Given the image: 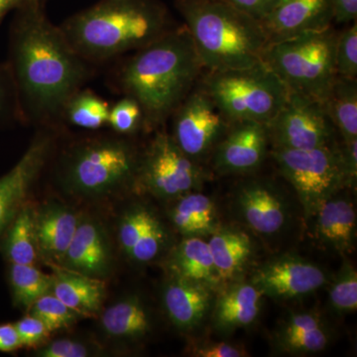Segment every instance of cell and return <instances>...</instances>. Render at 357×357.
Returning <instances> with one entry per match:
<instances>
[{"label": "cell", "mask_w": 357, "mask_h": 357, "mask_svg": "<svg viewBox=\"0 0 357 357\" xmlns=\"http://www.w3.org/2000/svg\"><path fill=\"white\" fill-rule=\"evenodd\" d=\"M45 1L28 0L16 9L6 64L20 121L59 128L66 105L95 76L96 66L82 58L60 26L49 20Z\"/></svg>", "instance_id": "1"}, {"label": "cell", "mask_w": 357, "mask_h": 357, "mask_svg": "<svg viewBox=\"0 0 357 357\" xmlns=\"http://www.w3.org/2000/svg\"><path fill=\"white\" fill-rule=\"evenodd\" d=\"M204 66L185 26L174 27L133 52L112 72L114 88L133 98L143 128H160L195 88Z\"/></svg>", "instance_id": "2"}, {"label": "cell", "mask_w": 357, "mask_h": 357, "mask_svg": "<svg viewBox=\"0 0 357 357\" xmlns=\"http://www.w3.org/2000/svg\"><path fill=\"white\" fill-rule=\"evenodd\" d=\"M60 28L74 50L98 66L139 50L174 26L160 0H102L70 16Z\"/></svg>", "instance_id": "3"}, {"label": "cell", "mask_w": 357, "mask_h": 357, "mask_svg": "<svg viewBox=\"0 0 357 357\" xmlns=\"http://www.w3.org/2000/svg\"><path fill=\"white\" fill-rule=\"evenodd\" d=\"M204 68L211 72L264 64L268 41L260 23L225 0H175Z\"/></svg>", "instance_id": "4"}, {"label": "cell", "mask_w": 357, "mask_h": 357, "mask_svg": "<svg viewBox=\"0 0 357 357\" xmlns=\"http://www.w3.org/2000/svg\"><path fill=\"white\" fill-rule=\"evenodd\" d=\"M140 157L129 141L119 136L86 138L63 156L61 180L79 196H105L136 184Z\"/></svg>", "instance_id": "5"}, {"label": "cell", "mask_w": 357, "mask_h": 357, "mask_svg": "<svg viewBox=\"0 0 357 357\" xmlns=\"http://www.w3.org/2000/svg\"><path fill=\"white\" fill-rule=\"evenodd\" d=\"M337 34L330 26L269 44L264 64L280 77L289 91L325 103L337 77L335 59Z\"/></svg>", "instance_id": "6"}, {"label": "cell", "mask_w": 357, "mask_h": 357, "mask_svg": "<svg viewBox=\"0 0 357 357\" xmlns=\"http://www.w3.org/2000/svg\"><path fill=\"white\" fill-rule=\"evenodd\" d=\"M204 89L229 122L269 123L283 107L289 89L267 67L211 72Z\"/></svg>", "instance_id": "7"}, {"label": "cell", "mask_w": 357, "mask_h": 357, "mask_svg": "<svg viewBox=\"0 0 357 357\" xmlns=\"http://www.w3.org/2000/svg\"><path fill=\"white\" fill-rule=\"evenodd\" d=\"M274 157L307 217L316 215L321 204L349 185L342 150L332 144L304 150L275 148Z\"/></svg>", "instance_id": "8"}, {"label": "cell", "mask_w": 357, "mask_h": 357, "mask_svg": "<svg viewBox=\"0 0 357 357\" xmlns=\"http://www.w3.org/2000/svg\"><path fill=\"white\" fill-rule=\"evenodd\" d=\"M204 174L165 131H158L141 154L136 184L161 199H177L199 189Z\"/></svg>", "instance_id": "9"}, {"label": "cell", "mask_w": 357, "mask_h": 357, "mask_svg": "<svg viewBox=\"0 0 357 357\" xmlns=\"http://www.w3.org/2000/svg\"><path fill=\"white\" fill-rule=\"evenodd\" d=\"M275 148L314 149L332 144L333 126L325 105L310 96L289 91L283 107L267 124Z\"/></svg>", "instance_id": "10"}, {"label": "cell", "mask_w": 357, "mask_h": 357, "mask_svg": "<svg viewBox=\"0 0 357 357\" xmlns=\"http://www.w3.org/2000/svg\"><path fill=\"white\" fill-rule=\"evenodd\" d=\"M172 116L173 139L196 162L222 139L230 123L204 88L192 89Z\"/></svg>", "instance_id": "11"}, {"label": "cell", "mask_w": 357, "mask_h": 357, "mask_svg": "<svg viewBox=\"0 0 357 357\" xmlns=\"http://www.w3.org/2000/svg\"><path fill=\"white\" fill-rule=\"evenodd\" d=\"M41 128L20 161L0 177V234L24 206L32 185L43 170L54 146V131Z\"/></svg>", "instance_id": "12"}, {"label": "cell", "mask_w": 357, "mask_h": 357, "mask_svg": "<svg viewBox=\"0 0 357 357\" xmlns=\"http://www.w3.org/2000/svg\"><path fill=\"white\" fill-rule=\"evenodd\" d=\"M251 283L263 295L277 299H294L323 287L326 276L314 263L287 256L263 265L255 272Z\"/></svg>", "instance_id": "13"}, {"label": "cell", "mask_w": 357, "mask_h": 357, "mask_svg": "<svg viewBox=\"0 0 357 357\" xmlns=\"http://www.w3.org/2000/svg\"><path fill=\"white\" fill-rule=\"evenodd\" d=\"M328 0H277L260 21L268 45L332 26Z\"/></svg>", "instance_id": "14"}, {"label": "cell", "mask_w": 357, "mask_h": 357, "mask_svg": "<svg viewBox=\"0 0 357 357\" xmlns=\"http://www.w3.org/2000/svg\"><path fill=\"white\" fill-rule=\"evenodd\" d=\"M215 151V167L222 173H248L262 163L269 135L266 124L230 122Z\"/></svg>", "instance_id": "15"}, {"label": "cell", "mask_w": 357, "mask_h": 357, "mask_svg": "<svg viewBox=\"0 0 357 357\" xmlns=\"http://www.w3.org/2000/svg\"><path fill=\"white\" fill-rule=\"evenodd\" d=\"M112 253L107 232L96 220H81L60 266L102 279L107 276Z\"/></svg>", "instance_id": "16"}, {"label": "cell", "mask_w": 357, "mask_h": 357, "mask_svg": "<svg viewBox=\"0 0 357 357\" xmlns=\"http://www.w3.org/2000/svg\"><path fill=\"white\" fill-rule=\"evenodd\" d=\"M119 241L122 250L133 261H153L165 248V227L152 211L135 206L121 218Z\"/></svg>", "instance_id": "17"}, {"label": "cell", "mask_w": 357, "mask_h": 357, "mask_svg": "<svg viewBox=\"0 0 357 357\" xmlns=\"http://www.w3.org/2000/svg\"><path fill=\"white\" fill-rule=\"evenodd\" d=\"M76 211L63 204H51L35 213L39 255L51 264L61 263L79 225Z\"/></svg>", "instance_id": "18"}, {"label": "cell", "mask_w": 357, "mask_h": 357, "mask_svg": "<svg viewBox=\"0 0 357 357\" xmlns=\"http://www.w3.org/2000/svg\"><path fill=\"white\" fill-rule=\"evenodd\" d=\"M208 286L176 276L167 283L163 304L169 319L182 330L196 328L210 307Z\"/></svg>", "instance_id": "19"}, {"label": "cell", "mask_w": 357, "mask_h": 357, "mask_svg": "<svg viewBox=\"0 0 357 357\" xmlns=\"http://www.w3.org/2000/svg\"><path fill=\"white\" fill-rule=\"evenodd\" d=\"M52 265L55 266L52 293L79 317L98 314L105 300L103 281L60 265Z\"/></svg>", "instance_id": "20"}, {"label": "cell", "mask_w": 357, "mask_h": 357, "mask_svg": "<svg viewBox=\"0 0 357 357\" xmlns=\"http://www.w3.org/2000/svg\"><path fill=\"white\" fill-rule=\"evenodd\" d=\"M238 206L246 223L264 236L276 234L286 222L280 198L265 185L249 184L239 192Z\"/></svg>", "instance_id": "21"}, {"label": "cell", "mask_w": 357, "mask_h": 357, "mask_svg": "<svg viewBox=\"0 0 357 357\" xmlns=\"http://www.w3.org/2000/svg\"><path fill=\"white\" fill-rule=\"evenodd\" d=\"M314 217L321 241L338 252L351 251L356 241V213L349 199L333 196L319 206Z\"/></svg>", "instance_id": "22"}, {"label": "cell", "mask_w": 357, "mask_h": 357, "mask_svg": "<svg viewBox=\"0 0 357 357\" xmlns=\"http://www.w3.org/2000/svg\"><path fill=\"white\" fill-rule=\"evenodd\" d=\"M263 293L252 283H239L227 289L218 300L215 324L222 332L251 325L261 310Z\"/></svg>", "instance_id": "23"}, {"label": "cell", "mask_w": 357, "mask_h": 357, "mask_svg": "<svg viewBox=\"0 0 357 357\" xmlns=\"http://www.w3.org/2000/svg\"><path fill=\"white\" fill-rule=\"evenodd\" d=\"M328 333L314 312H297L289 316L277 335L281 351L309 354L324 351L328 344Z\"/></svg>", "instance_id": "24"}, {"label": "cell", "mask_w": 357, "mask_h": 357, "mask_svg": "<svg viewBox=\"0 0 357 357\" xmlns=\"http://www.w3.org/2000/svg\"><path fill=\"white\" fill-rule=\"evenodd\" d=\"M171 267L176 276L208 288L220 283L210 246L199 236H189L181 243L174 252Z\"/></svg>", "instance_id": "25"}, {"label": "cell", "mask_w": 357, "mask_h": 357, "mask_svg": "<svg viewBox=\"0 0 357 357\" xmlns=\"http://www.w3.org/2000/svg\"><path fill=\"white\" fill-rule=\"evenodd\" d=\"M171 218L176 229L188 236H206L217 230L215 208L208 197L190 192L178 197Z\"/></svg>", "instance_id": "26"}, {"label": "cell", "mask_w": 357, "mask_h": 357, "mask_svg": "<svg viewBox=\"0 0 357 357\" xmlns=\"http://www.w3.org/2000/svg\"><path fill=\"white\" fill-rule=\"evenodd\" d=\"M208 243L220 282L234 279L252 251L250 238L236 230H215Z\"/></svg>", "instance_id": "27"}, {"label": "cell", "mask_w": 357, "mask_h": 357, "mask_svg": "<svg viewBox=\"0 0 357 357\" xmlns=\"http://www.w3.org/2000/svg\"><path fill=\"white\" fill-rule=\"evenodd\" d=\"M35 213L24 204L4 231L3 252L10 264L35 265L38 260Z\"/></svg>", "instance_id": "28"}, {"label": "cell", "mask_w": 357, "mask_h": 357, "mask_svg": "<svg viewBox=\"0 0 357 357\" xmlns=\"http://www.w3.org/2000/svg\"><path fill=\"white\" fill-rule=\"evenodd\" d=\"M102 326L110 337L123 340L138 338L149 332V314L138 298L131 297L105 310Z\"/></svg>", "instance_id": "29"}, {"label": "cell", "mask_w": 357, "mask_h": 357, "mask_svg": "<svg viewBox=\"0 0 357 357\" xmlns=\"http://www.w3.org/2000/svg\"><path fill=\"white\" fill-rule=\"evenodd\" d=\"M324 105L344 142L357 140L356 79L337 76Z\"/></svg>", "instance_id": "30"}, {"label": "cell", "mask_w": 357, "mask_h": 357, "mask_svg": "<svg viewBox=\"0 0 357 357\" xmlns=\"http://www.w3.org/2000/svg\"><path fill=\"white\" fill-rule=\"evenodd\" d=\"M109 109L102 96L91 89H82L66 105L63 121L77 128L96 130L107 126Z\"/></svg>", "instance_id": "31"}, {"label": "cell", "mask_w": 357, "mask_h": 357, "mask_svg": "<svg viewBox=\"0 0 357 357\" xmlns=\"http://www.w3.org/2000/svg\"><path fill=\"white\" fill-rule=\"evenodd\" d=\"M53 275H47L34 265L10 264L9 282L16 305L31 306L42 296L52 292Z\"/></svg>", "instance_id": "32"}, {"label": "cell", "mask_w": 357, "mask_h": 357, "mask_svg": "<svg viewBox=\"0 0 357 357\" xmlns=\"http://www.w3.org/2000/svg\"><path fill=\"white\" fill-rule=\"evenodd\" d=\"M29 310L32 316L43 321L50 333L69 328L79 317L52 292L35 301Z\"/></svg>", "instance_id": "33"}, {"label": "cell", "mask_w": 357, "mask_h": 357, "mask_svg": "<svg viewBox=\"0 0 357 357\" xmlns=\"http://www.w3.org/2000/svg\"><path fill=\"white\" fill-rule=\"evenodd\" d=\"M330 302L340 312H356L357 309V272L351 263L344 262L330 289Z\"/></svg>", "instance_id": "34"}, {"label": "cell", "mask_w": 357, "mask_h": 357, "mask_svg": "<svg viewBox=\"0 0 357 357\" xmlns=\"http://www.w3.org/2000/svg\"><path fill=\"white\" fill-rule=\"evenodd\" d=\"M107 126L119 135H130L143 128L140 105L133 98L123 96L109 109Z\"/></svg>", "instance_id": "35"}, {"label": "cell", "mask_w": 357, "mask_h": 357, "mask_svg": "<svg viewBox=\"0 0 357 357\" xmlns=\"http://www.w3.org/2000/svg\"><path fill=\"white\" fill-rule=\"evenodd\" d=\"M335 70L337 76L356 79L357 76V24L349 26L338 33L335 44Z\"/></svg>", "instance_id": "36"}, {"label": "cell", "mask_w": 357, "mask_h": 357, "mask_svg": "<svg viewBox=\"0 0 357 357\" xmlns=\"http://www.w3.org/2000/svg\"><path fill=\"white\" fill-rule=\"evenodd\" d=\"M21 345L25 347H39L48 340L50 332L43 321L35 316H26L14 324Z\"/></svg>", "instance_id": "37"}, {"label": "cell", "mask_w": 357, "mask_h": 357, "mask_svg": "<svg viewBox=\"0 0 357 357\" xmlns=\"http://www.w3.org/2000/svg\"><path fill=\"white\" fill-rule=\"evenodd\" d=\"M13 119H20V115L13 79L4 63L0 64V123Z\"/></svg>", "instance_id": "38"}, {"label": "cell", "mask_w": 357, "mask_h": 357, "mask_svg": "<svg viewBox=\"0 0 357 357\" xmlns=\"http://www.w3.org/2000/svg\"><path fill=\"white\" fill-rule=\"evenodd\" d=\"M91 354L88 345L67 338L54 340L38 351V356L42 357H86Z\"/></svg>", "instance_id": "39"}, {"label": "cell", "mask_w": 357, "mask_h": 357, "mask_svg": "<svg viewBox=\"0 0 357 357\" xmlns=\"http://www.w3.org/2000/svg\"><path fill=\"white\" fill-rule=\"evenodd\" d=\"M241 13L260 22L276 3L277 0H225Z\"/></svg>", "instance_id": "40"}, {"label": "cell", "mask_w": 357, "mask_h": 357, "mask_svg": "<svg viewBox=\"0 0 357 357\" xmlns=\"http://www.w3.org/2000/svg\"><path fill=\"white\" fill-rule=\"evenodd\" d=\"M333 10V20L342 24L356 21L357 0H328Z\"/></svg>", "instance_id": "41"}, {"label": "cell", "mask_w": 357, "mask_h": 357, "mask_svg": "<svg viewBox=\"0 0 357 357\" xmlns=\"http://www.w3.org/2000/svg\"><path fill=\"white\" fill-rule=\"evenodd\" d=\"M197 356L202 357H241L246 356V352L236 345L227 342H218L201 347L197 351Z\"/></svg>", "instance_id": "42"}, {"label": "cell", "mask_w": 357, "mask_h": 357, "mask_svg": "<svg viewBox=\"0 0 357 357\" xmlns=\"http://www.w3.org/2000/svg\"><path fill=\"white\" fill-rule=\"evenodd\" d=\"M22 347L14 324L0 326V351L13 352Z\"/></svg>", "instance_id": "43"}, {"label": "cell", "mask_w": 357, "mask_h": 357, "mask_svg": "<svg viewBox=\"0 0 357 357\" xmlns=\"http://www.w3.org/2000/svg\"><path fill=\"white\" fill-rule=\"evenodd\" d=\"M342 154L349 185H352L356 182L357 176V140L344 142Z\"/></svg>", "instance_id": "44"}, {"label": "cell", "mask_w": 357, "mask_h": 357, "mask_svg": "<svg viewBox=\"0 0 357 357\" xmlns=\"http://www.w3.org/2000/svg\"><path fill=\"white\" fill-rule=\"evenodd\" d=\"M28 0H0V24L7 14L22 6Z\"/></svg>", "instance_id": "45"}]
</instances>
